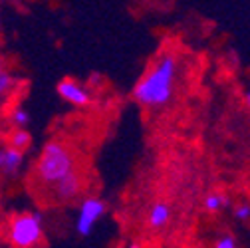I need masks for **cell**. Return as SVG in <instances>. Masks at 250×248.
I'll return each instance as SVG.
<instances>
[{"label": "cell", "mask_w": 250, "mask_h": 248, "mask_svg": "<svg viewBox=\"0 0 250 248\" xmlns=\"http://www.w3.org/2000/svg\"><path fill=\"white\" fill-rule=\"evenodd\" d=\"M52 191H54V199L56 201H62V203L74 201L83 191V179H82V175H78L76 171H72L64 179H60L54 185V187H52Z\"/></svg>", "instance_id": "8992f818"}, {"label": "cell", "mask_w": 250, "mask_h": 248, "mask_svg": "<svg viewBox=\"0 0 250 248\" xmlns=\"http://www.w3.org/2000/svg\"><path fill=\"white\" fill-rule=\"evenodd\" d=\"M16 85H18V80L6 68H2V72H0V96H2V102H6V98L12 94Z\"/></svg>", "instance_id": "7c38bea8"}, {"label": "cell", "mask_w": 250, "mask_h": 248, "mask_svg": "<svg viewBox=\"0 0 250 248\" xmlns=\"http://www.w3.org/2000/svg\"><path fill=\"white\" fill-rule=\"evenodd\" d=\"M227 207H232V205H230L229 195H225V193H208L203 201V208L208 214H218V212H223Z\"/></svg>", "instance_id": "9c48e42d"}, {"label": "cell", "mask_w": 250, "mask_h": 248, "mask_svg": "<svg viewBox=\"0 0 250 248\" xmlns=\"http://www.w3.org/2000/svg\"><path fill=\"white\" fill-rule=\"evenodd\" d=\"M72 171H76V161L70 147L60 139L48 141L36 161V179L46 187H54Z\"/></svg>", "instance_id": "7a4b0ae2"}, {"label": "cell", "mask_w": 250, "mask_h": 248, "mask_svg": "<svg viewBox=\"0 0 250 248\" xmlns=\"http://www.w3.org/2000/svg\"><path fill=\"white\" fill-rule=\"evenodd\" d=\"M107 212V203L100 197H85L78 205V219H76V232L82 238H87L93 228L98 227V223L104 219V214Z\"/></svg>", "instance_id": "277c9868"}, {"label": "cell", "mask_w": 250, "mask_h": 248, "mask_svg": "<svg viewBox=\"0 0 250 248\" xmlns=\"http://www.w3.org/2000/svg\"><path fill=\"white\" fill-rule=\"evenodd\" d=\"M244 103H246V107L250 109V91H246V94H244Z\"/></svg>", "instance_id": "9a60e30c"}, {"label": "cell", "mask_w": 250, "mask_h": 248, "mask_svg": "<svg viewBox=\"0 0 250 248\" xmlns=\"http://www.w3.org/2000/svg\"><path fill=\"white\" fill-rule=\"evenodd\" d=\"M232 214L238 223H246L250 221V205L248 203H238L232 207Z\"/></svg>", "instance_id": "4fadbf2b"}, {"label": "cell", "mask_w": 250, "mask_h": 248, "mask_svg": "<svg viewBox=\"0 0 250 248\" xmlns=\"http://www.w3.org/2000/svg\"><path fill=\"white\" fill-rule=\"evenodd\" d=\"M6 119H8V123L12 127H28L30 125V113L20 105L12 107L6 115Z\"/></svg>", "instance_id": "8fae6325"}, {"label": "cell", "mask_w": 250, "mask_h": 248, "mask_svg": "<svg viewBox=\"0 0 250 248\" xmlns=\"http://www.w3.org/2000/svg\"><path fill=\"white\" fill-rule=\"evenodd\" d=\"M6 244L14 248H34L44 242L40 212H14L6 223Z\"/></svg>", "instance_id": "3957f363"}, {"label": "cell", "mask_w": 250, "mask_h": 248, "mask_svg": "<svg viewBox=\"0 0 250 248\" xmlns=\"http://www.w3.org/2000/svg\"><path fill=\"white\" fill-rule=\"evenodd\" d=\"M179 76V60L173 52H161L153 60L149 70L135 83L131 98L149 109L163 107L173 100Z\"/></svg>", "instance_id": "6da1fadb"}, {"label": "cell", "mask_w": 250, "mask_h": 248, "mask_svg": "<svg viewBox=\"0 0 250 248\" xmlns=\"http://www.w3.org/2000/svg\"><path fill=\"white\" fill-rule=\"evenodd\" d=\"M58 96L68 102L70 105L76 107H87L91 103V91L87 87H83L80 82H76L74 78H64L58 85H56Z\"/></svg>", "instance_id": "5b68a950"}, {"label": "cell", "mask_w": 250, "mask_h": 248, "mask_svg": "<svg viewBox=\"0 0 250 248\" xmlns=\"http://www.w3.org/2000/svg\"><path fill=\"white\" fill-rule=\"evenodd\" d=\"M238 246V240L234 234L227 232V234H221L216 240H214V248H236Z\"/></svg>", "instance_id": "5bb4252c"}, {"label": "cell", "mask_w": 250, "mask_h": 248, "mask_svg": "<svg viewBox=\"0 0 250 248\" xmlns=\"http://www.w3.org/2000/svg\"><path fill=\"white\" fill-rule=\"evenodd\" d=\"M6 143L12 147H18L22 151H28V147L32 145V135L26 127H12L10 133L6 135Z\"/></svg>", "instance_id": "30bf717a"}, {"label": "cell", "mask_w": 250, "mask_h": 248, "mask_svg": "<svg viewBox=\"0 0 250 248\" xmlns=\"http://www.w3.org/2000/svg\"><path fill=\"white\" fill-rule=\"evenodd\" d=\"M169 219H171L169 205L167 203H155L149 208V214H147V227L151 230H161L169 225Z\"/></svg>", "instance_id": "ba28073f"}, {"label": "cell", "mask_w": 250, "mask_h": 248, "mask_svg": "<svg viewBox=\"0 0 250 248\" xmlns=\"http://www.w3.org/2000/svg\"><path fill=\"white\" fill-rule=\"evenodd\" d=\"M24 153L22 149L18 147H12V145H4L2 151H0V167H2L4 175L8 177H16L24 165Z\"/></svg>", "instance_id": "52a82bcc"}]
</instances>
